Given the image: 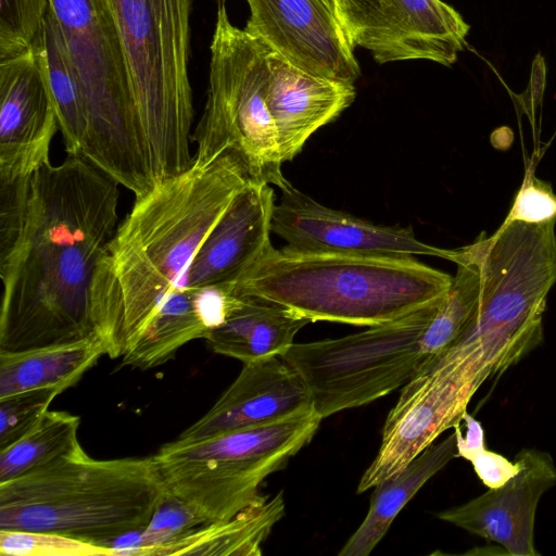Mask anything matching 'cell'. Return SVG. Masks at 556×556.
Segmentation results:
<instances>
[{
  "mask_svg": "<svg viewBox=\"0 0 556 556\" xmlns=\"http://www.w3.org/2000/svg\"><path fill=\"white\" fill-rule=\"evenodd\" d=\"M275 203L271 232L285 247L306 253H338L378 257L431 255L451 261L453 250L418 240L410 226H384L333 210L288 182Z\"/></svg>",
  "mask_w": 556,
  "mask_h": 556,
  "instance_id": "5bb4252c",
  "label": "cell"
},
{
  "mask_svg": "<svg viewBox=\"0 0 556 556\" xmlns=\"http://www.w3.org/2000/svg\"><path fill=\"white\" fill-rule=\"evenodd\" d=\"M334 16L340 21V1L341 0H323ZM341 23V21H340Z\"/></svg>",
  "mask_w": 556,
  "mask_h": 556,
  "instance_id": "d6a6232c",
  "label": "cell"
},
{
  "mask_svg": "<svg viewBox=\"0 0 556 556\" xmlns=\"http://www.w3.org/2000/svg\"><path fill=\"white\" fill-rule=\"evenodd\" d=\"M515 462L518 472L507 482L437 516L500 544L506 555L538 556L536 508L542 495L556 484V466L548 453L535 448H522Z\"/></svg>",
  "mask_w": 556,
  "mask_h": 556,
  "instance_id": "2e32d148",
  "label": "cell"
},
{
  "mask_svg": "<svg viewBox=\"0 0 556 556\" xmlns=\"http://www.w3.org/2000/svg\"><path fill=\"white\" fill-rule=\"evenodd\" d=\"M440 302L357 333L294 343L281 357L301 376L321 419L366 405L421 367V340Z\"/></svg>",
  "mask_w": 556,
  "mask_h": 556,
  "instance_id": "30bf717a",
  "label": "cell"
},
{
  "mask_svg": "<svg viewBox=\"0 0 556 556\" xmlns=\"http://www.w3.org/2000/svg\"><path fill=\"white\" fill-rule=\"evenodd\" d=\"M216 3H217V9H218V8L225 7L226 0H216Z\"/></svg>",
  "mask_w": 556,
  "mask_h": 556,
  "instance_id": "836d02e7",
  "label": "cell"
},
{
  "mask_svg": "<svg viewBox=\"0 0 556 556\" xmlns=\"http://www.w3.org/2000/svg\"><path fill=\"white\" fill-rule=\"evenodd\" d=\"M462 421L465 424L463 432L460 422L454 427L457 457L470 462L481 451L485 450L484 430L467 410L463 414Z\"/></svg>",
  "mask_w": 556,
  "mask_h": 556,
  "instance_id": "1f68e13d",
  "label": "cell"
},
{
  "mask_svg": "<svg viewBox=\"0 0 556 556\" xmlns=\"http://www.w3.org/2000/svg\"><path fill=\"white\" fill-rule=\"evenodd\" d=\"M79 425L77 415L48 410L30 432L0 451V483L84 450L78 440Z\"/></svg>",
  "mask_w": 556,
  "mask_h": 556,
  "instance_id": "484cf974",
  "label": "cell"
},
{
  "mask_svg": "<svg viewBox=\"0 0 556 556\" xmlns=\"http://www.w3.org/2000/svg\"><path fill=\"white\" fill-rule=\"evenodd\" d=\"M253 182L224 154L156 182L118 224L98 266L92 294L97 336L110 358L124 356L156 313L200 309L214 326L230 312V285L190 288L193 258L236 195Z\"/></svg>",
  "mask_w": 556,
  "mask_h": 556,
  "instance_id": "7a4b0ae2",
  "label": "cell"
},
{
  "mask_svg": "<svg viewBox=\"0 0 556 556\" xmlns=\"http://www.w3.org/2000/svg\"><path fill=\"white\" fill-rule=\"evenodd\" d=\"M451 261L457 265L456 275L421 340L427 359L445 352L458 341L472 317L480 294V265L470 244L453 250Z\"/></svg>",
  "mask_w": 556,
  "mask_h": 556,
  "instance_id": "d4e9b609",
  "label": "cell"
},
{
  "mask_svg": "<svg viewBox=\"0 0 556 556\" xmlns=\"http://www.w3.org/2000/svg\"><path fill=\"white\" fill-rule=\"evenodd\" d=\"M118 186L81 155L0 185V353L97 336L93 285L118 227Z\"/></svg>",
  "mask_w": 556,
  "mask_h": 556,
  "instance_id": "6da1fadb",
  "label": "cell"
},
{
  "mask_svg": "<svg viewBox=\"0 0 556 556\" xmlns=\"http://www.w3.org/2000/svg\"><path fill=\"white\" fill-rule=\"evenodd\" d=\"M62 392L59 388H42L0 397V451L30 432Z\"/></svg>",
  "mask_w": 556,
  "mask_h": 556,
  "instance_id": "4316f807",
  "label": "cell"
},
{
  "mask_svg": "<svg viewBox=\"0 0 556 556\" xmlns=\"http://www.w3.org/2000/svg\"><path fill=\"white\" fill-rule=\"evenodd\" d=\"M506 219L528 224L556 222V194L548 181L527 170Z\"/></svg>",
  "mask_w": 556,
  "mask_h": 556,
  "instance_id": "f546056e",
  "label": "cell"
},
{
  "mask_svg": "<svg viewBox=\"0 0 556 556\" xmlns=\"http://www.w3.org/2000/svg\"><path fill=\"white\" fill-rule=\"evenodd\" d=\"M105 355L98 336L75 343L0 353V397L42 388L75 386Z\"/></svg>",
  "mask_w": 556,
  "mask_h": 556,
  "instance_id": "603a6c76",
  "label": "cell"
},
{
  "mask_svg": "<svg viewBox=\"0 0 556 556\" xmlns=\"http://www.w3.org/2000/svg\"><path fill=\"white\" fill-rule=\"evenodd\" d=\"M58 129L41 28L28 48L0 60V185L50 162Z\"/></svg>",
  "mask_w": 556,
  "mask_h": 556,
  "instance_id": "4fadbf2b",
  "label": "cell"
},
{
  "mask_svg": "<svg viewBox=\"0 0 556 556\" xmlns=\"http://www.w3.org/2000/svg\"><path fill=\"white\" fill-rule=\"evenodd\" d=\"M453 276L415 257L306 253L271 244L233 283L311 323L377 326L446 295Z\"/></svg>",
  "mask_w": 556,
  "mask_h": 556,
  "instance_id": "3957f363",
  "label": "cell"
},
{
  "mask_svg": "<svg viewBox=\"0 0 556 556\" xmlns=\"http://www.w3.org/2000/svg\"><path fill=\"white\" fill-rule=\"evenodd\" d=\"M556 222L504 219L470 243L481 286L472 317L451 346L485 382L503 375L543 341V315L556 283Z\"/></svg>",
  "mask_w": 556,
  "mask_h": 556,
  "instance_id": "5b68a950",
  "label": "cell"
},
{
  "mask_svg": "<svg viewBox=\"0 0 556 556\" xmlns=\"http://www.w3.org/2000/svg\"><path fill=\"white\" fill-rule=\"evenodd\" d=\"M340 21L351 43L379 64L427 60L451 66L470 30L442 0H341Z\"/></svg>",
  "mask_w": 556,
  "mask_h": 556,
  "instance_id": "7c38bea8",
  "label": "cell"
},
{
  "mask_svg": "<svg viewBox=\"0 0 556 556\" xmlns=\"http://www.w3.org/2000/svg\"><path fill=\"white\" fill-rule=\"evenodd\" d=\"M285 507L280 491L230 519L198 526L174 540L144 549L141 555L260 556L262 544L283 517Z\"/></svg>",
  "mask_w": 556,
  "mask_h": 556,
  "instance_id": "7402d4cb",
  "label": "cell"
},
{
  "mask_svg": "<svg viewBox=\"0 0 556 556\" xmlns=\"http://www.w3.org/2000/svg\"><path fill=\"white\" fill-rule=\"evenodd\" d=\"M313 407L301 376L282 357L245 363L214 405L177 438L195 441L278 420Z\"/></svg>",
  "mask_w": 556,
  "mask_h": 556,
  "instance_id": "e0dca14e",
  "label": "cell"
},
{
  "mask_svg": "<svg viewBox=\"0 0 556 556\" xmlns=\"http://www.w3.org/2000/svg\"><path fill=\"white\" fill-rule=\"evenodd\" d=\"M42 38L50 89L65 150L68 155H81L87 130L81 84L50 7L42 25Z\"/></svg>",
  "mask_w": 556,
  "mask_h": 556,
  "instance_id": "cb8c5ba5",
  "label": "cell"
},
{
  "mask_svg": "<svg viewBox=\"0 0 556 556\" xmlns=\"http://www.w3.org/2000/svg\"><path fill=\"white\" fill-rule=\"evenodd\" d=\"M473 470L489 489L498 488L518 472V464L505 456L490 451H481L470 460Z\"/></svg>",
  "mask_w": 556,
  "mask_h": 556,
  "instance_id": "4dcf8cb0",
  "label": "cell"
},
{
  "mask_svg": "<svg viewBox=\"0 0 556 556\" xmlns=\"http://www.w3.org/2000/svg\"><path fill=\"white\" fill-rule=\"evenodd\" d=\"M311 320L292 309L256 296L240 295L237 306L204 340L220 355L243 364L282 356Z\"/></svg>",
  "mask_w": 556,
  "mask_h": 556,
  "instance_id": "ffe728a7",
  "label": "cell"
},
{
  "mask_svg": "<svg viewBox=\"0 0 556 556\" xmlns=\"http://www.w3.org/2000/svg\"><path fill=\"white\" fill-rule=\"evenodd\" d=\"M267 104L282 162L292 161L309 137L336 119L355 99L354 84L326 78L267 48Z\"/></svg>",
  "mask_w": 556,
  "mask_h": 556,
  "instance_id": "d6986e66",
  "label": "cell"
},
{
  "mask_svg": "<svg viewBox=\"0 0 556 556\" xmlns=\"http://www.w3.org/2000/svg\"><path fill=\"white\" fill-rule=\"evenodd\" d=\"M244 29L309 73L354 84L361 68L340 21L323 0H245Z\"/></svg>",
  "mask_w": 556,
  "mask_h": 556,
  "instance_id": "9a60e30c",
  "label": "cell"
},
{
  "mask_svg": "<svg viewBox=\"0 0 556 556\" xmlns=\"http://www.w3.org/2000/svg\"><path fill=\"white\" fill-rule=\"evenodd\" d=\"M81 84V156L139 198L156 184L118 33L105 0H49Z\"/></svg>",
  "mask_w": 556,
  "mask_h": 556,
  "instance_id": "52a82bcc",
  "label": "cell"
},
{
  "mask_svg": "<svg viewBox=\"0 0 556 556\" xmlns=\"http://www.w3.org/2000/svg\"><path fill=\"white\" fill-rule=\"evenodd\" d=\"M454 457L457 452L453 432L442 441L433 442L403 469L377 484L366 517L338 555L368 556L402 508Z\"/></svg>",
  "mask_w": 556,
  "mask_h": 556,
  "instance_id": "44dd1931",
  "label": "cell"
},
{
  "mask_svg": "<svg viewBox=\"0 0 556 556\" xmlns=\"http://www.w3.org/2000/svg\"><path fill=\"white\" fill-rule=\"evenodd\" d=\"M165 495L153 455L96 459L81 450L0 483V530L113 547L141 533Z\"/></svg>",
  "mask_w": 556,
  "mask_h": 556,
  "instance_id": "277c9868",
  "label": "cell"
},
{
  "mask_svg": "<svg viewBox=\"0 0 556 556\" xmlns=\"http://www.w3.org/2000/svg\"><path fill=\"white\" fill-rule=\"evenodd\" d=\"M118 33L155 181L192 164V0H105Z\"/></svg>",
  "mask_w": 556,
  "mask_h": 556,
  "instance_id": "8992f818",
  "label": "cell"
},
{
  "mask_svg": "<svg viewBox=\"0 0 556 556\" xmlns=\"http://www.w3.org/2000/svg\"><path fill=\"white\" fill-rule=\"evenodd\" d=\"M483 383L469 363L451 349L426 359L388 414L380 447L362 476L357 493L403 469L440 434L458 425Z\"/></svg>",
  "mask_w": 556,
  "mask_h": 556,
  "instance_id": "8fae6325",
  "label": "cell"
},
{
  "mask_svg": "<svg viewBox=\"0 0 556 556\" xmlns=\"http://www.w3.org/2000/svg\"><path fill=\"white\" fill-rule=\"evenodd\" d=\"M314 407L270 422L195 441L164 444L153 458L166 493L203 523L227 520L263 501V481L311 442Z\"/></svg>",
  "mask_w": 556,
  "mask_h": 556,
  "instance_id": "ba28073f",
  "label": "cell"
},
{
  "mask_svg": "<svg viewBox=\"0 0 556 556\" xmlns=\"http://www.w3.org/2000/svg\"><path fill=\"white\" fill-rule=\"evenodd\" d=\"M275 193L251 182L241 190L210 231L190 266L192 290L235 283L271 244Z\"/></svg>",
  "mask_w": 556,
  "mask_h": 556,
  "instance_id": "ac0fdd59",
  "label": "cell"
},
{
  "mask_svg": "<svg viewBox=\"0 0 556 556\" xmlns=\"http://www.w3.org/2000/svg\"><path fill=\"white\" fill-rule=\"evenodd\" d=\"M0 554L11 556H112L114 547H101L63 535L0 530Z\"/></svg>",
  "mask_w": 556,
  "mask_h": 556,
  "instance_id": "f1b7e54d",
  "label": "cell"
},
{
  "mask_svg": "<svg viewBox=\"0 0 556 556\" xmlns=\"http://www.w3.org/2000/svg\"><path fill=\"white\" fill-rule=\"evenodd\" d=\"M208 91L193 134L192 162L205 165L224 154L236 156L256 184L283 188V164L267 104V47L231 24L226 7L217 9L211 42Z\"/></svg>",
  "mask_w": 556,
  "mask_h": 556,
  "instance_id": "9c48e42d",
  "label": "cell"
},
{
  "mask_svg": "<svg viewBox=\"0 0 556 556\" xmlns=\"http://www.w3.org/2000/svg\"><path fill=\"white\" fill-rule=\"evenodd\" d=\"M49 7V0H0V60L33 43Z\"/></svg>",
  "mask_w": 556,
  "mask_h": 556,
  "instance_id": "83f0119b",
  "label": "cell"
}]
</instances>
